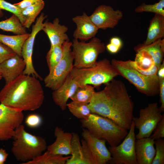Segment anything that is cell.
Listing matches in <instances>:
<instances>
[{
    "instance_id": "cell-39",
    "label": "cell",
    "mask_w": 164,
    "mask_h": 164,
    "mask_svg": "<svg viewBox=\"0 0 164 164\" xmlns=\"http://www.w3.org/2000/svg\"><path fill=\"white\" fill-rule=\"evenodd\" d=\"M159 79V93L161 106L159 109L162 113L164 111V78Z\"/></svg>"
},
{
    "instance_id": "cell-41",
    "label": "cell",
    "mask_w": 164,
    "mask_h": 164,
    "mask_svg": "<svg viewBox=\"0 0 164 164\" xmlns=\"http://www.w3.org/2000/svg\"><path fill=\"white\" fill-rule=\"evenodd\" d=\"M106 49L110 53L115 54L118 53L120 49L116 46L109 43L106 46Z\"/></svg>"
},
{
    "instance_id": "cell-27",
    "label": "cell",
    "mask_w": 164,
    "mask_h": 164,
    "mask_svg": "<svg viewBox=\"0 0 164 164\" xmlns=\"http://www.w3.org/2000/svg\"><path fill=\"white\" fill-rule=\"evenodd\" d=\"M45 5L43 0L21 10L22 15L24 20L23 26L25 28H30L43 9Z\"/></svg>"
},
{
    "instance_id": "cell-23",
    "label": "cell",
    "mask_w": 164,
    "mask_h": 164,
    "mask_svg": "<svg viewBox=\"0 0 164 164\" xmlns=\"http://www.w3.org/2000/svg\"><path fill=\"white\" fill-rule=\"evenodd\" d=\"M71 142V152L70 157L66 164H86L85 152L78 135L72 133Z\"/></svg>"
},
{
    "instance_id": "cell-26",
    "label": "cell",
    "mask_w": 164,
    "mask_h": 164,
    "mask_svg": "<svg viewBox=\"0 0 164 164\" xmlns=\"http://www.w3.org/2000/svg\"><path fill=\"white\" fill-rule=\"evenodd\" d=\"M141 49H143L148 53L152 56L155 64L158 69L163 60L164 38L144 47L139 50Z\"/></svg>"
},
{
    "instance_id": "cell-42",
    "label": "cell",
    "mask_w": 164,
    "mask_h": 164,
    "mask_svg": "<svg viewBox=\"0 0 164 164\" xmlns=\"http://www.w3.org/2000/svg\"><path fill=\"white\" fill-rule=\"evenodd\" d=\"M6 150L2 148L0 149V164H4L8 156Z\"/></svg>"
},
{
    "instance_id": "cell-2",
    "label": "cell",
    "mask_w": 164,
    "mask_h": 164,
    "mask_svg": "<svg viewBox=\"0 0 164 164\" xmlns=\"http://www.w3.org/2000/svg\"><path fill=\"white\" fill-rule=\"evenodd\" d=\"M44 91L39 79L22 74L5 84L0 92V102L14 109L33 111L43 104Z\"/></svg>"
},
{
    "instance_id": "cell-21",
    "label": "cell",
    "mask_w": 164,
    "mask_h": 164,
    "mask_svg": "<svg viewBox=\"0 0 164 164\" xmlns=\"http://www.w3.org/2000/svg\"><path fill=\"white\" fill-rule=\"evenodd\" d=\"M135 144L138 164H152L155 154L154 140L150 137L136 139Z\"/></svg>"
},
{
    "instance_id": "cell-10",
    "label": "cell",
    "mask_w": 164,
    "mask_h": 164,
    "mask_svg": "<svg viewBox=\"0 0 164 164\" xmlns=\"http://www.w3.org/2000/svg\"><path fill=\"white\" fill-rule=\"evenodd\" d=\"M135 124L132 121L129 132L123 141L117 145L109 147L111 155L109 162L110 164H138L135 149Z\"/></svg>"
},
{
    "instance_id": "cell-12",
    "label": "cell",
    "mask_w": 164,
    "mask_h": 164,
    "mask_svg": "<svg viewBox=\"0 0 164 164\" xmlns=\"http://www.w3.org/2000/svg\"><path fill=\"white\" fill-rule=\"evenodd\" d=\"M46 18L44 14L42 13L37 18L35 24L32 26L31 33L22 46L21 51V56L25 63V68L22 74L33 76L39 80H41L42 78L34 68L32 55L36 37L38 32L42 30L43 21Z\"/></svg>"
},
{
    "instance_id": "cell-5",
    "label": "cell",
    "mask_w": 164,
    "mask_h": 164,
    "mask_svg": "<svg viewBox=\"0 0 164 164\" xmlns=\"http://www.w3.org/2000/svg\"><path fill=\"white\" fill-rule=\"evenodd\" d=\"M70 73L80 85L89 84L94 87L105 84L119 75L111 61L107 58L97 61L88 67H73Z\"/></svg>"
},
{
    "instance_id": "cell-29",
    "label": "cell",
    "mask_w": 164,
    "mask_h": 164,
    "mask_svg": "<svg viewBox=\"0 0 164 164\" xmlns=\"http://www.w3.org/2000/svg\"><path fill=\"white\" fill-rule=\"evenodd\" d=\"M95 92L94 87L91 85H80L70 99L73 101L88 104Z\"/></svg>"
},
{
    "instance_id": "cell-7",
    "label": "cell",
    "mask_w": 164,
    "mask_h": 164,
    "mask_svg": "<svg viewBox=\"0 0 164 164\" xmlns=\"http://www.w3.org/2000/svg\"><path fill=\"white\" fill-rule=\"evenodd\" d=\"M73 67L78 68L89 67L97 61L99 54L104 52L106 46L98 38L94 37L86 43L74 38L72 42Z\"/></svg>"
},
{
    "instance_id": "cell-37",
    "label": "cell",
    "mask_w": 164,
    "mask_h": 164,
    "mask_svg": "<svg viewBox=\"0 0 164 164\" xmlns=\"http://www.w3.org/2000/svg\"><path fill=\"white\" fill-rule=\"evenodd\" d=\"M16 54L12 50L0 42V64Z\"/></svg>"
},
{
    "instance_id": "cell-6",
    "label": "cell",
    "mask_w": 164,
    "mask_h": 164,
    "mask_svg": "<svg viewBox=\"0 0 164 164\" xmlns=\"http://www.w3.org/2000/svg\"><path fill=\"white\" fill-rule=\"evenodd\" d=\"M130 61L114 59L111 63L119 75L128 80L141 93L149 97L159 94V84L157 75L147 76L142 74L132 65Z\"/></svg>"
},
{
    "instance_id": "cell-19",
    "label": "cell",
    "mask_w": 164,
    "mask_h": 164,
    "mask_svg": "<svg viewBox=\"0 0 164 164\" xmlns=\"http://www.w3.org/2000/svg\"><path fill=\"white\" fill-rule=\"evenodd\" d=\"M58 18H56L52 22L46 21L44 22L42 30L47 35L51 46L62 45L65 42L69 41V37L66 33L68 28L59 23Z\"/></svg>"
},
{
    "instance_id": "cell-36",
    "label": "cell",
    "mask_w": 164,
    "mask_h": 164,
    "mask_svg": "<svg viewBox=\"0 0 164 164\" xmlns=\"http://www.w3.org/2000/svg\"><path fill=\"white\" fill-rule=\"evenodd\" d=\"M153 133L150 137L155 140L164 137V114L161 119L158 123L155 128L153 131Z\"/></svg>"
},
{
    "instance_id": "cell-31",
    "label": "cell",
    "mask_w": 164,
    "mask_h": 164,
    "mask_svg": "<svg viewBox=\"0 0 164 164\" xmlns=\"http://www.w3.org/2000/svg\"><path fill=\"white\" fill-rule=\"evenodd\" d=\"M63 54L62 45L50 46L46 59L49 70H51L59 62Z\"/></svg>"
},
{
    "instance_id": "cell-13",
    "label": "cell",
    "mask_w": 164,
    "mask_h": 164,
    "mask_svg": "<svg viewBox=\"0 0 164 164\" xmlns=\"http://www.w3.org/2000/svg\"><path fill=\"white\" fill-rule=\"evenodd\" d=\"M123 16L122 12L114 10L111 6L102 5L97 7L90 16L91 19L99 29L114 28Z\"/></svg>"
},
{
    "instance_id": "cell-44",
    "label": "cell",
    "mask_w": 164,
    "mask_h": 164,
    "mask_svg": "<svg viewBox=\"0 0 164 164\" xmlns=\"http://www.w3.org/2000/svg\"><path fill=\"white\" fill-rule=\"evenodd\" d=\"M2 73H0V80L2 78Z\"/></svg>"
},
{
    "instance_id": "cell-45",
    "label": "cell",
    "mask_w": 164,
    "mask_h": 164,
    "mask_svg": "<svg viewBox=\"0 0 164 164\" xmlns=\"http://www.w3.org/2000/svg\"><path fill=\"white\" fill-rule=\"evenodd\" d=\"M0 73H1V70L0 68Z\"/></svg>"
},
{
    "instance_id": "cell-18",
    "label": "cell",
    "mask_w": 164,
    "mask_h": 164,
    "mask_svg": "<svg viewBox=\"0 0 164 164\" xmlns=\"http://www.w3.org/2000/svg\"><path fill=\"white\" fill-rule=\"evenodd\" d=\"M54 135L56 140L47 146V150L54 154L66 156L71 154L72 133L65 132L62 128L56 126L54 129Z\"/></svg>"
},
{
    "instance_id": "cell-15",
    "label": "cell",
    "mask_w": 164,
    "mask_h": 164,
    "mask_svg": "<svg viewBox=\"0 0 164 164\" xmlns=\"http://www.w3.org/2000/svg\"><path fill=\"white\" fill-rule=\"evenodd\" d=\"M79 86L70 73L63 84L53 91L52 93L53 100L62 111L66 110L68 100L73 95Z\"/></svg>"
},
{
    "instance_id": "cell-1",
    "label": "cell",
    "mask_w": 164,
    "mask_h": 164,
    "mask_svg": "<svg viewBox=\"0 0 164 164\" xmlns=\"http://www.w3.org/2000/svg\"><path fill=\"white\" fill-rule=\"evenodd\" d=\"M95 92L88 107L91 113L107 118L129 130L133 118L134 103L124 84L113 79Z\"/></svg>"
},
{
    "instance_id": "cell-20",
    "label": "cell",
    "mask_w": 164,
    "mask_h": 164,
    "mask_svg": "<svg viewBox=\"0 0 164 164\" xmlns=\"http://www.w3.org/2000/svg\"><path fill=\"white\" fill-rule=\"evenodd\" d=\"M164 37V16L155 14L150 20L148 28L147 36L142 43L135 46L134 49L136 52L142 48L148 46Z\"/></svg>"
},
{
    "instance_id": "cell-11",
    "label": "cell",
    "mask_w": 164,
    "mask_h": 164,
    "mask_svg": "<svg viewBox=\"0 0 164 164\" xmlns=\"http://www.w3.org/2000/svg\"><path fill=\"white\" fill-rule=\"evenodd\" d=\"M23 111L0 104V141L12 138L15 129L24 119Z\"/></svg>"
},
{
    "instance_id": "cell-30",
    "label": "cell",
    "mask_w": 164,
    "mask_h": 164,
    "mask_svg": "<svg viewBox=\"0 0 164 164\" xmlns=\"http://www.w3.org/2000/svg\"><path fill=\"white\" fill-rule=\"evenodd\" d=\"M67 108L75 117L80 119H86L91 113L88 104L72 101L67 103Z\"/></svg>"
},
{
    "instance_id": "cell-16",
    "label": "cell",
    "mask_w": 164,
    "mask_h": 164,
    "mask_svg": "<svg viewBox=\"0 0 164 164\" xmlns=\"http://www.w3.org/2000/svg\"><path fill=\"white\" fill-rule=\"evenodd\" d=\"M72 20L77 26L73 34L75 39L85 42L94 37L98 32L99 29L85 12L73 18Z\"/></svg>"
},
{
    "instance_id": "cell-8",
    "label": "cell",
    "mask_w": 164,
    "mask_h": 164,
    "mask_svg": "<svg viewBox=\"0 0 164 164\" xmlns=\"http://www.w3.org/2000/svg\"><path fill=\"white\" fill-rule=\"evenodd\" d=\"M72 42L69 41L62 45L63 54L61 59L45 77V86L55 91L63 83L73 67L74 57L71 47Z\"/></svg>"
},
{
    "instance_id": "cell-14",
    "label": "cell",
    "mask_w": 164,
    "mask_h": 164,
    "mask_svg": "<svg viewBox=\"0 0 164 164\" xmlns=\"http://www.w3.org/2000/svg\"><path fill=\"white\" fill-rule=\"evenodd\" d=\"M81 135L87 143L94 164H106L109 162L111 155L106 146L105 140L94 137L85 128L82 130Z\"/></svg>"
},
{
    "instance_id": "cell-3",
    "label": "cell",
    "mask_w": 164,
    "mask_h": 164,
    "mask_svg": "<svg viewBox=\"0 0 164 164\" xmlns=\"http://www.w3.org/2000/svg\"><path fill=\"white\" fill-rule=\"evenodd\" d=\"M12 138V152L16 159L22 163L41 155L47 149L45 139L27 132L22 124L15 129Z\"/></svg>"
},
{
    "instance_id": "cell-35",
    "label": "cell",
    "mask_w": 164,
    "mask_h": 164,
    "mask_svg": "<svg viewBox=\"0 0 164 164\" xmlns=\"http://www.w3.org/2000/svg\"><path fill=\"white\" fill-rule=\"evenodd\" d=\"M42 122L41 117L38 114H30L26 118L25 123L29 127L31 128H36L40 125Z\"/></svg>"
},
{
    "instance_id": "cell-25",
    "label": "cell",
    "mask_w": 164,
    "mask_h": 164,
    "mask_svg": "<svg viewBox=\"0 0 164 164\" xmlns=\"http://www.w3.org/2000/svg\"><path fill=\"white\" fill-rule=\"evenodd\" d=\"M70 156L54 154L47 150L43 154L22 164H66Z\"/></svg>"
},
{
    "instance_id": "cell-17",
    "label": "cell",
    "mask_w": 164,
    "mask_h": 164,
    "mask_svg": "<svg viewBox=\"0 0 164 164\" xmlns=\"http://www.w3.org/2000/svg\"><path fill=\"white\" fill-rule=\"evenodd\" d=\"M0 68L7 84L22 74L25 63L22 57L16 54L0 63Z\"/></svg>"
},
{
    "instance_id": "cell-28",
    "label": "cell",
    "mask_w": 164,
    "mask_h": 164,
    "mask_svg": "<svg viewBox=\"0 0 164 164\" xmlns=\"http://www.w3.org/2000/svg\"><path fill=\"white\" fill-rule=\"evenodd\" d=\"M0 29L16 35L27 33L26 28L23 26L19 18L13 14L8 19L0 21Z\"/></svg>"
},
{
    "instance_id": "cell-32",
    "label": "cell",
    "mask_w": 164,
    "mask_h": 164,
    "mask_svg": "<svg viewBox=\"0 0 164 164\" xmlns=\"http://www.w3.org/2000/svg\"><path fill=\"white\" fill-rule=\"evenodd\" d=\"M136 12H151L164 16V0H160L153 4H146L145 3L137 7L135 9Z\"/></svg>"
},
{
    "instance_id": "cell-4",
    "label": "cell",
    "mask_w": 164,
    "mask_h": 164,
    "mask_svg": "<svg viewBox=\"0 0 164 164\" xmlns=\"http://www.w3.org/2000/svg\"><path fill=\"white\" fill-rule=\"evenodd\" d=\"M80 121L83 128L94 137L105 140L110 146L120 143L128 132L111 119L94 113H91L86 119H80Z\"/></svg>"
},
{
    "instance_id": "cell-43",
    "label": "cell",
    "mask_w": 164,
    "mask_h": 164,
    "mask_svg": "<svg viewBox=\"0 0 164 164\" xmlns=\"http://www.w3.org/2000/svg\"><path fill=\"white\" fill-rule=\"evenodd\" d=\"M157 75L159 78H164V60L161 63L157 72Z\"/></svg>"
},
{
    "instance_id": "cell-40",
    "label": "cell",
    "mask_w": 164,
    "mask_h": 164,
    "mask_svg": "<svg viewBox=\"0 0 164 164\" xmlns=\"http://www.w3.org/2000/svg\"><path fill=\"white\" fill-rule=\"evenodd\" d=\"M110 43L116 46L120 49L122 46L123 43L121 39L118 37L111 38L110 40Z\"/></svg>"
},
{
    "instance_id": "cell-33",
    "label": "cell",
    "mask_w": 164,
    "mask_h": 164,
    "mask_svg": "<svg viewBox=\"0 0 164 164\" xmlns=\"http://www.w3.org/2000/svg\"><path fill=\"white\" fill-rule=\"evenodd\" d=\"M155 154L152 164H164V139L160 138L155 140Z\"/></svg>"
},
{
    "instance_id": "cell-34",
    "label": "cell",
    "mask_w": 164,
    "mask_h": 164,
    "mask_svg": "<svg viewBox=\"0 0 164 164\" xmlns=\"http://www.w3.org/2000/svg\"><path fill=\"white\" fill-rule=\"evenodd\" d=\"M4 10L16 15L19 19L22 24H23L24 20L21 14V10L16 6L5 0H0V17L3 15L2 10Z\"/></svg>"
},
{
    "instance_id": "cell-9",
    "label": "cell",
    "mask_w": 164,
    "mask_h": 164,
    "mask_svg": "<svg viewBox=\"0 0 164 164\" xmlns=\"http://www.w3.org/2000/svg\"><path fill=\"white\" fill-rule=\"evenodd\" d=\"M139 113V117H134L132 120L138 131L136 139L150 137L163 116L156 102L148 104L140 109Z\"/></svg>"
},
{
    "instance_id": "cell-38",
    "label": "cell",
    "mask_w": 164,
    "mask_h": 164,
    "mask_svg": "<svg viewBox=\"0 0 164 164\" xmlns=\"http://www.w3.org/2000/svg\"><path fill=\"white\" fill-rule=\"evenodd\" d=\"M43 1V0H22L13 4L21 10Z\"/></svg>"
},
{
    "instance_id": "cell-22",
    "label": "cell",
    "mask_w": 164,
    "mask_h": 164,
    "mask_svg": "<svg viewBox=\"0 0 164 164\" xmlns=\"http://www.w3.org/2000/svg\"><path fill=\"white\" fill-rule=\"evenodd\" d=\"M136 53L135 61H130L132 65L144 75H157L158 68L148 53L143 49H141Z\"/></svg>"
},
{
    "instance_id": "cell-24",
    "label": "cell",
    "mask_w": 164,
    "mask_h": 164,
    "mask_svg": "<svg viewBox=\"0 0 164 164\" xmlns=\"http://www.w3.org/2000/svg\"><path fill=\"white\" fill-rule=\"evenodd\" d=\"M30 33L7 35L0 34V42L14 51L17 54L21 56L22 46Z\"/></svg>"
}]
</instances>
